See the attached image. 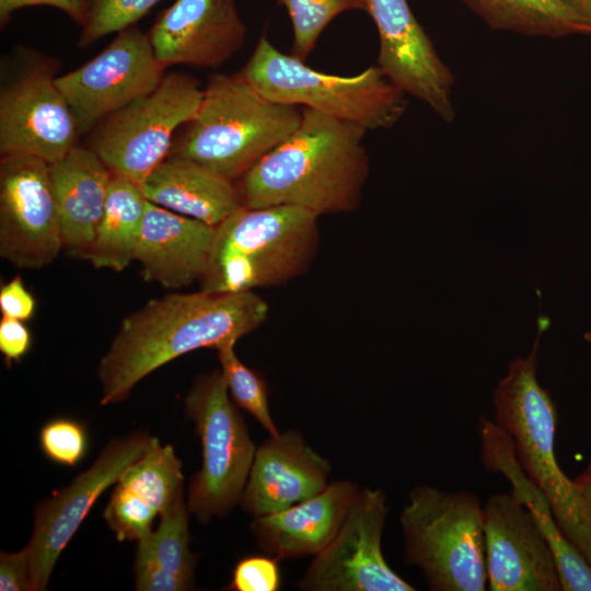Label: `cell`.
Here are the masks:
<instances>
[{
  "label": "cell",
  "mask_w": 591,
  "mask_h": 591,
  "mask_svg": "<svg viewBox=\"0 0 591 591\" xmlns=\"http://www.w3.org/2000/svg\"><path fill=\"white\" fill-rule=\"evenodd\" d=\"M79 134L53 71L32 69L1 91V157L25 154L53 164L77 146Z\"/></svg>",
  "instance_id": "16"
},
{
  "label": "cell",
  "mask_w": 591,
  "mask_h": 591,
  "mask_svg": "<svg viewBox=\"0 0 591 591\" xmlns=\"http://www.w3.org/2000/svg\"><path fill=\"white\" fill-rule=\"evenodd\" d=\"M0 590L34 591L26 546L19 552L0 553Z\"/></svg>",
  "instance_id": "33"
},
{
  "label": "cell",
  "mask_w": 591,
  "mask_h": 591,
  "mask_svg": "<svg viewBox=\"0 0 591 591\" xmlns=\"http://www.w3.org/2000/svg\"><path fill=\"white\" fill-rule=\"evenodd\" d=\"M148 199L137 183L112 173L103 216L88 260L123 271L134 260Z\"/></svg>",
  "instance_id": "26"
},
{
  "label": "cell",
  "mask_w": 591,
  "mask_h": 591,
  "mask_svg": "<svg viewBox=\"0 0 591 591\" xmlns=\"http://www.w3.org/2000/svg\"><path fill=\"white\" fill-rule=\"evenodd\" d=\"M235 345L231 341L216 349L230 397L237 407L250 413L269 436H277L280 432L270 414L267 383L258 372L239 359Z\"/></svg>",
  "instance_id": "28"
},
{
  "label": "cell",
  "mask_w": 591,
  "mask_h": 591,
  "mask_svg": "<svg viewBox=\"0 0 591 591\" xmlns=\"http://www.w3.org/2000/svg\"><path fill=\"white\" fill-rule=\"evenodd\" d=\"M549 325L547 316H538L531 352L512 360L498 382L493 399L495 421L510 434L521 467L547 498L564 534L591 565L590 523L573 479L555 454L557 407L536 375L541 336Z\"/></svg>",
  "instance_id": "3"
},
{
  "label": "cell",
  "mask_w": 591,
  "mask_h": 591,
  "mask_svg": "<svg viewBox=\"0 0 591 591\" xmlns=\"http://www.w3.org/2000/svg\"><path fill=\"white\" fill-rule=\"evenodd\" d=\"M151 440L143 431L112 439L88 470L39 502L32 536L25 545L34 591L47 589L57 560L95 501L147 452Z\"/></svg>",
  "instance_id": "11"
},
{
  "label": "cell",
  "mask_w": 591,
  "mask_h": 591,
  "mask_svg": "<svg viewBox=\"0 0 591 591\" xmlns=\"http://www.w3.org/2000/svg\"><path fill=\"white\" fill-rule=\"evenodd\" d=\"M317 219L293 206L242 207L216 227L200 290L254 291L303 275L317 252Z\"/></svg>",
  "instance_id": "4"
},
{
  "label": "cell",
  "mask_w": 591,
  "mask_h": 591,
  "mask_svg": "<svg viewBox=\"0 0 591 591\" xmlns=\"http://www.w3.org/2000/svg\"><path fill=\"white\" fill-rule=\"evenodd\" d=\"M188 514L182 494L160 515L157 529L137 541L134 563L136 590L192 589L196 556L189 548Z\"/></svg>",
  "instance_id": "25"
},
{
  "label": "cell",
  "mask_w": 591,
  "mask_h": 591,
  "mask_svg": "<svg viewBox=\"0 0 591 591\" xmlns=\"http://www.w3.org/2000/svg\"><path fill=\"white\" fill-rule=\"evenodd\" d=\"M32 335L23 321L1 317L0 321V352L8 367L20 362L31 350Z\"/></svg>",
  "instance_id": "35"
},
{
  "label": "cell",
  "mask_w": 591,
  "mask_h": 591,
  "mask_svg": "<svg viewBox=\"0 0 591 591\" xmlns=\"http://www.w3.org/2000/svg\"><path fill=\"white\" fill-rule=\"evenodd\" d=\"M301 117L298 106L265 97L239 73H217L210 77L198 113L171 154L236 182L287 139Z\"/></svg>",
  "instance_id": "5"
},
{
  "label": "cell",
  "mask_w": 591,
  "mask_h": 591,
  "mask_svg": "<svg viewBox=\"0 0 591 591\" xmlns=\"http://www.w3.org/2000/svg\"><path fill=\"white\" fill-rule=\"evenodd\" d=\"M185 408L200 438L202 455L186 503L190 513L207 523L240 502L256 448L220 370L195 379Z\"/></svg>",
  "instance_id": "8"
},
{
  "label": "cell",
  "mask_w": 591,
  "mask_h": 591,
  "mask_svg": "<svg viewBox=\"0 0 591 591\" xmlns=\"http://www.w3.org/2000/svg\"><path fill=\"white\" fill-rule=\"evenodd\" d=\"M36 5L58 9L80 26L85 20L86 0H0V21L3 24L13 12Z\"/></svg>",
  "instance_id": "36"
},
{
  "label": "cell",
  "mask_w": 591,
  "mask_h": 591,
  "mask_svg": "<svg viewBox=\"0 0 591 591\" xmlns=\"http://www.w3.org/2000/svg\"><path fill=\"white\" fill-rule=\"evenodd\" d=\"M480 459L487 471L509 480L514 493L531 511L554 554L563 591H591V565L559 528L541 489L528 477L517 457L510 434L495 419L478 422Z\"/></svg>",
  "instance_id": "22"
},
{
  "label": "cell",
  "mask_w": 591,
  "mask_h": 591,
  "mask_svg": "<svg viewBox=\"0 0 591 591\" xmlns=\"http://www.w3.org/2000/svg\"><path fill=\"white\" fill-rule=\"evenodd\" d=\"M281 584L278 559L273 556H248L234 566L227 590L277 591Z\"/></svg>",
  "instance_id": "32"
},
{
  "label": "cell",
  "mask_w": 591,
  "mask_h": 591,
  "mask_svg": "<svg viewBox=\"0 0 591 591\" xmlns=\"http://www.w3.org/2000/svg\"><path fill=\"white\" fill-rule=\"evenodd\" d=\"M202 94L195 78L165 74L151 93L97 124L90 148L112 173L141 186L171 155L175 131L195 118Z\"/></svg>",
  "instance_id": "9"
},
{
  "label": "cell",
  "mask_w": 591,
  "mask_h": 591,
  "mask_svg": "<svg viewBox=\"0 0 591 591\" xmlns=\"http://www.w3.org/2000/svg\"><path fill=\"white\" fill-rule=\"evenodd\" d=\"M366 132L302 108L297 129L237 179L244 206H293L317 217L356 210L369 174Z\"/></svg>",
  "instance_id": "2"
},
{
  "label": "cell",
  "mask_w": 591,
  "mask_h": 591,
  "mask_svg": "<svg viewBox=\"0 0 591 591\" xmlns=\"http://www.w3.org/2000/svg\"><path fill=\"white\" fill-rule=\"evenodd\" d=\"M141 188L149 201L213 227L244 207L235 181L174 154L148 176Z\"/></svg>",
  "instance_id": "24"
},
{
  "label": "cell",
  "mask_w": 591,
  "mask_h": 591,
  "mask_svg": "<svg viewBox=\"0 0 591 591\" xmlns=\"http://www.w3.org/2000/svg\"><path fill=\"white\" fill-rule=\"evenodd\" d=\"M182 462L171 444L152 437L147 452L115 484L104 519L117 541H138L183 493Z\"/></svg>",
  "instance_id": "19"
},
{
  "label": "cell",
  "mask_w": 591,
  "mask_h": 591,
  "mask_svg": "<svg viewBox=\"0 0 591 591\" xmlns=\"http://www.w3.org/2000/svg\"><path fill=\"white\" fill-rule=\"evenodd\" d=\"M63 250L88 260L103 216L112 172L89 147L76 146L50 164Z\"/></svg>",
  "instance_id": "23"
},
{
  "label": "cell",
  "mask_w": 591,
  "mask_h": 591,
  "mask_svg": "<svg viewBox=\"0 0 591 591\" xmlns=\"http://www.w3.org/2000/svg\"><path fill=\"white\" fill-rule=\"evenodd\" d=\"M329 462L289 430L256 448L240 505L254 518L290 508L328 485Z\"/></svg>",
  "instance_id": "18"
},
{
  "label": "cell",
  "mask_w": 591,
  "mask_h": 591,
  "mask_svg": "<svg viewBox=\"0 0 591 591\" xmlns=\"http://www.w3.org/2000/svg\"><path fill=\"white\" fill-rule=\"evenodd\" d=\"M38 440L46 457L58 465L70 467L84 459L89 448L85 426L68 417L48 420L40 428Z\"/></svg>",
  "instance_id": "31"
},
{
  "label": "cell",
  "mask_w": 591,
  "mask_h": 591,
  "mask_svg": "<svg viewBox=\"0 0 591 591\" xmlns=\"http://www.w3.org/2000/svg\"><path fill=\"white\" fill-rule=\"evenodd\" d=\"M148 34L135 25L118 32L114 40L81 67L56 77L70 105L80 134L151 93L164 78Z\"/></svg>",
  "instance_id": "12"
},
{
  "label": "cell",
  "mask_w": 591,
  "mask_h": 591,
  "mask_svg": "<svg viewBox=\"0 0 591 591\" xmlns=\"http://www.w3.org/2000/svg\"><path fill=\"white\" fill-rule=\"evenodd\" d=\"M292 25L291 55L305 60L325 27L339 14L364 10V0H278Z\"/></svg>",
  "instance_id": "29"
},
{
  "label": "cell",
  "mask_w": 591,
  "mask_h": 591,
  "mask_svg": "<svg viewBox=\"0 0 591 591\" xmlns=\"http://www.w3.org/2000/svg\"><path fill=\"white\" fill-rule=\"evenodd\" d=\"M495 30L553 38L591 34V27L558 0H463Z\"/></svg>",
  "instance_id": "27"
},
{
  "label": "cell",
  "mask_w": 591,
  "mask_h": 591,
  "mask_svg": "<svg viewBox=\"0 0 591 591\" xmlns=\"http://www.w3.org/2000/svg\"><path fill=\"white\" fill-rule=\"evenodd\" d=\"M591 528V459L584 468L573 478Z\"/></svg>",
  "instance_id": "37"
},
{
  "label": "cell",
  "mask_w": 591,
  "mask_h": 591,
  "mask_svg": "<svg viewBox=\"0 0 591 591\" xmlns=\"http://www.w3.org/2000/svg\"><path fill=\"white\" fill-rule=\"evenodd\" d=\"M268 314V303L254 291L199 290L149 300L121 321L99 363L101 404L126 399L142 379L185 354L237 343Z\"/></svg>",
  "instance_id": "1"
},
{
  "label": "cell",
  "mask_w": 591,
  "mask_h": 591,
  "mask_svg": "<svg viewBox=\"0 0 591 591\" xmlns=\"http://www.w3.org/2000/svg\"><path fill=\"white\" fill-rule=\"evenodd\" d=\"M359 493L357 484L335 480L290 508L255 517L251 531L258 546L277 559L316 555L336 536Z\"/></svg>",
  "instance_id": "21"
},
{
  "label": "cell",
  "mask_w": 591,
  "mask_h": 591,
  "mask_svg": "<svg viewBox=\"0 0 591 591\" xmlns=\"http://www.w3.org/2000/svg\"><path fill=\"white\" fill-rule=\"evenodd\" d=\"M583 337L588 343L591 344V331L584 333Z\"/></svg>",
  "instance_id": "39"
},
{
  "label": "cell",
  "mask_w": 591,
  "mask_h": 591,
  "mask_svg": "<svg viewBox=\"0 0 591 591\" xmlns=\"http://www.w3.org/2000/svg\"><path fill=\"white\" fill-rule=\"evenodd\" d=\"M63 250L50 164L25 154L0 162V255L15 267L35 270Z\"/></svg>",
  "instance_id": "10"
},
{
  "label": "cell",
  "mask_w": 591,
  "mask_h": 591,
  "mask_svg": "<svg viewBox=\"0 0 591 591\" xmlns=\"http://www.w3.org/2000/svg\"><path fill=\"white\" fill-rule=\"evenodd\" d=\"M591 27V0H558Z\"/></svg>",
  "instance_id": "38"
},
{
  "label": "cell",
  "mask_w": 591,
  "mask_h": 591,
  "mask_svg": "<svg viewBox=\"0 0 591 591\" xmlns=\"http://www.w3.org/2000/svg\"><path fill=\"white\" fill-rule=\"evenodd\" d=\"M160 0H86L80 46L134 26Z\"/></svg>",
  "instance_id": "30"
},
{
  "label": "cell",
  "mask_w": 591,
  "mask_h": 591,
  "mask_svg": "<svg viewBox=\"0 0 591 591\" xmlns=\"http://www.w3.org/2000/svg\"><path fill=\"white\" fill-rule=\"evenodd\" d=\"M404 561L433 591H484V509L470 490L415 487L399 514Z\"/></svg>",
  "instance_id": "6"
},
{
  "label": "cell",
  "mask_w": 591,
  "mask_h": 591,
  "mask_svg": "<svg viewBox=\"0 0 591 591\" xmlns=\"http://www.w3.org/2000/svg\"><path fill=\"white\" fill-rule=\"evenodd\" d=\"M246 27L235 0H175L148 37L163 67L217 68L243 46Z\"/></svg>",
  "instance_id": "17"
},
{
  "label": "cell",
  "mask_w": 591,
  "mask_h": 591,
  "mask_svg": "<svg viewBox=\"0 0 591 591\" xmlns=\"http://www.w3.org/2000/svg\"><path fill=\"white\" fill-rule=\"evenodd\" d=\"M36 301L20 276L0 288V312L3 317L28 321L33 317Z\"/></svg>",
  "instance_id": "34"
},
{
  "label": "cell",
  "mask_w": 591,
  "mask_h": 591,
  "mask_svg": "<svg viewBox=\"0 0 591 591\" xmlns=\"http://www.w3.org/2000/svg\"><path fill=\"white\" fill-rule=\"evenodd\" d=\"M239 74L271 101L311 108L367 131L393 127L407 106L405 94L378 66L350 77L321 72L280 51L266 35Z\"/></svg>",
  "instance_id": "7"
},
{
  "label": "cell",
  "mask_w": 591,
  "mask_h": 591,
  "mask_svg": "<svg viewBox=\"0 0 591 591\" xmlns=\"http://www.w3.org/2000/svg\"><path fill=\"white\" fill-rule=\"evenodd\" d=\"M484 509L490 591H563L551 546L531 511L512 491L496 493Z\"/></svg>",
  "instance_id": "14"
},
{
  "label": "cell",
  "mask_w": 591,
  "mask_h": 591,
  "mask_svg": "<svg viewBox=\"0 0 591 591\" xmlns=\"http://www.w3.org/2000/svg\"><path fill=\"white\" fill-rule=\"evenodd\" d=\"M387 513L381 489H360L338 533L314 555L298 587L305 591H414L384 558Z\"/></svg>",
  "instance_id": "13"
},
{
  "label": "cell",
  "mask_w": 591,
  "mask_h": 591,
  "mask_svg": "<svg viewBox=\"0 0 591 591\" xmlns=\"http://www.w3.org/2000/svg\"><path fill=\"white\" fill-rule=\"evenodd\" d=\"M364 2L379 33L378 67L404 94L425 103L444 121H452L454 74L440 58L407 0Z\"/></svg>",
  "instance_id": "15"
},
{
  "label": "cell",
  "mask_w": 591,
  "mask_h": 591,
  "mask_svg": "<svg viewBox=\"0 0 591 591\" xmlns=\"http://www.w3.org/2000/svg\"><path fill=\"white\" fill-rule=\"evenodd\" d=\"M215 235L216 227L148 200L135 260L146 281L184 288L204 277Z\"/></svg>",
  "instance_id": "20"
}]
</instances>
